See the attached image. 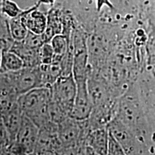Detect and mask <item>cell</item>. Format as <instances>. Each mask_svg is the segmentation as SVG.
<instances>
[{
  "label": "cell",
  "mask_w": 155,
  "mask_h": 155,
  "mask_svg": "<svg viewBox=\"0 0 155 155\" xmlns=\"http://www.w3.org/2000/svg\"><path fill=\"white\" fill-rule=\"evenodd\" d=\"M9 23L11 33L15 41H23L26 38L29 30L23 22L20 15L15 18H9Z\"/></svg>",
  "instance_id": "obj_18"
},
{
  "label": "cell",
  "mask_w": 155,
  "mask_h": 155,
  "mask_svg": "<svg viewBox=\"0 0 155 155\" xmlns=\"http://www.w3.org/2000/svg\"><path fill=\"white\" fill-rule=\"evenodd\" d=\"M40 128L30 118L23 115L16 141L9 154H35Z\"/></svg>",
  "instance_id": "obj_4"
},
{
  "label": "cell",
  "mask_w": 155,
  "mask_h": 155,
  "mask_svg": "<svg viewBox=\"0 0 155 155\" xmlns=\"http://www.w3.org/2000/svg\"><path fill=\"white\" fill-rule=\"evenodd\" d=\"M88 87L94 107L114 99L106 83L91 74L88 75Z\"/></svg>",
  "instance_id": "obj_10"
},
{
  "label": "cell",
  "mask_w": 155,
  "mask_h": 155,
  "mask_svg": "<svg viewBox=\"0 0 155 155\" xmlns=\"http://www.w3.org/2000/svg\"><path fill=\"white\" fill-rule=\"evenodd\" d=\"M24 114L21 111L19 104L16 107L1 114V124L5 128L9 137L13 141H16V137L22 123Z\"/></svg>",
  "instance_id": "obj_12"
},
{
  "label": "cell",
  "mask_w": 155,
  "mask_h": 155,
  "mask_svg": "<svg viewBox=\"0 0 155 155\" xmlns=\"http://www.w3.org/2000/svg\"><path fill=\"white\" fill-rule=\"evenodd\" d=\"M108 154H127L121 143L109 131L108 140Z\"/></svg>",
  "instance_id": "obj_21"
},
{
  "label": "cell",
  "mask_w": 155,
  "mask_h": 155,
  "mask_svg": "<svg viewBox=\"0 0 155 155\" xmlns=\"http://www.w3.org/2000/svg\"><path fill=\"white\" fill-rule=\"evenodd\" d=\"M40 65L24 67L15 72L1 73L0 88H5L20 95L42 86Z\"/></svg>",
  "instance_id": "obj_2"
},
{
  "label": "cell",
  "mask_w": 155,
  "mask_h": 155,
  "mask_svg": "<svg viewBox=\"0 0 155 155\" xmlns=\"http://www.w3.org/2000/svg\"><path fill=\"white\" fill-rule=\"evenodd\" d=\"M108 129L107 127L91 129L86 143L93 154H108Z\"/></svg>",
  "instance_id": "obj_9"
},
{
  "label": "cell",
  "mask_w": 155,
  "mask_h": 155,
  "mask_svg": "<svg viewBox=\"0 0 155 155\" xmlns=\"http://www.w3.org/2000/svg\"><path fill=\"white\" fill-rule=\"evenodd\" d=\"M23 42L27 46L35 49H40L45 43V40L42 34H36L30 31H29Z\"/></svg>",
  "instance_id": "obj_20"
},
{
  "label": "cell",
  "mask_w": 155,
  "mask_h": 155,
  "mask_svg": "<svg viewBox=\"0 0 155 155\" xmlns=\"http://www.w3.org/2000/svg\"><path fill=\"white\" fill-rule=\"evenodd\" d=\"M2 1H4V0H1V2H2Z\"/></svg>",
  "instance_id": "obj_25"
},
{
  "label": "cell",
  "mask_w": 155,
  "mask_h": 155,
  "mask_svg": "<svg viewBox=\"0 0 155 155\" xmlns=\"http://www.w3.org/2000/svg\"><path fill=\"white\" fill-rule=\"evenodd\" d=\"M107 128L108 131L121 143L126 154H131L134 151V141L131 129L117 116H116L108 124Z\"/></svg>",
  "instance_id": "obj_7"
},
{
  "label": "cell",
  "mask_w": 155,
  "mask_h": 155,
  "mask_svg": "<svg viewBox=\"0 0 155 155\" xmlns=\"http://www.w3.org/2000/svg\"><path fill=\"white\" fill-rule=\"evenodd\" d=\"M40 57L42 64L53 63L55 58V53L50 42H45L40 48Z\"/></svg>",
  "instance_id": "obj_22"
},
{
  "label": "cell",
  "mask_w": 155,
  "mask_h": 155,
  "mask_svg": "<svg viewBox=\"0 0 155 155\" xmlns=\"http://www.w3.org/2000/svg\"><path fill=\"white\" fill-rule=\"evenodd\" d=\"M40 67L43 87L50 88L61 77L62 69L60 62L54 61L50 64H41Z\"/></svg>",
  "instance_id": "obj_14"
},
{
  "label": "cell",
  "mask_w": 155,
  "mask_h": 155,
  "mask_svg": "<svg viewBox=\"0 0 155 155\" xmlns=\"http://www.w3.org/2000/svg\"><path fill=\"white\" fill-rule=\"evenodd\" d=\"M62 154V146L58 136V125L50 121L40 128L35 154Z\"/></svg>",
  "instance_id": "obj_5"
},
{
  "label": "cell",
  "mask_w": 155,
  "mask_h": 155,
  "mask_svg": "<svg viewBox=\"0 0 155 155\" xmlns=\"http://www.w3.org/2000/svg\"><path fill=\"white\" fill-rule=\"evenodd\" d=\"M0 49L2 52L10 50L15 40L13 38L9 28V17L1 14V27H0Z\"/></svg>",
  "instance_id": "obj_16"
},
{
  "label": "cell",
  "mask_w": 155,
  "mask_h": 155,
  "mask_svg": "<svg viewBox=\"0 0 155 155\" xmlns=\"http://www.w3.org/2000/svg\"><path fill=\"white\" fill-rule=\"evenodd\" d=\"M50 90L51 100L71 116L77 94V83L73 74L61 76Z\"/></svg>",
  "instance_id": "obj_3"
},
{
  "label": "cell",
  "mask_w": 155,
  "mask_h": 155,
  "mask_svg": "<svg viewBox=\"0 0 155 155\" xmlns=\"http://www.w3.org/2000/svg\"><path fill=\"white\" fill-rule=\"evenodd\" d=\"M39 7L36 4L30 9L23 11L20 17L29 31L42 35L47 28L48 16L38 10Z\"/></svg>",
  "instance_id": "obj_8"
},
{
  "label": "cell",
  "mask_w": 155,
  "mask_h": 155,
  "mask_svg": "<svg viewBox=\"0 0 155 155\" xmlns=\"http://www.w3.org/2000/svg\"><path fill=\"white\" fill-rule=\"evenodd\" d=\"M25 67L24 62L19 56L12 50L2 52L0 71L1 73L15 72Z\"/></svg>",
  "instance_id": "obj_15"
},
{
  "label": "cell",
  "mask_w": 155,
  "mask_h": 155,
  "mask_svg": "<svg viewBox=\"0 0 155 155\" xmlns=\"http://www.w3.org/2000/svg\"><path fill=\"white\" fill-rule=\"evenodd\" d=\"M96 8L98 12L101 10L104 6H106L108 8L111 9H115V7L113 5V4L111 2L110 0H96Z\"/></svg>",
  "instance_id": "obj_23"
},
{
  "label": "cell",
  "mask_w": 155,
  "mask_h": 155,
  "mask_svg": "<svg viewBox=\"0 0 155 155\" xmlns=\"http://www.w3.org/2000/svg\"><path fill=\"white\" fill-rule=\"evenodd\" d=\"M56 0H38L37 5L40 6L41 5H53Z\"/></svg>",
  "instance_id": "obj_24"
},
{
  "label": "cell",
  "mask_w": 155,
  "mask_h": 155,
  "mask_svg": "<svg viewBox=\"0 0 155 155\" xmlns=\"http://www.w3.org/2000/svg\"><path fill=\"white\" fill-rule=\"evenodd\" d=\"M50 101V88L40 87L20 95L18 104L22 113L40 128L51 121L49 114Z\"/></svg>",
  "instance_id": "obj_1"
},
{
  "label": "cell",
  "mask_w": 155,
  "mask_h": 155,
  "mask_svg": "<svg viewBox=\"0 0 155 155\" xmlns=\"http://www.w3.org/2000/svg\"><path fill=\"white\" fill-rule=\"evenodd\" d=\"M10 50L15 52L22 58L25 67H37L42 64L40 48L35 49L27 46L23 41H15Z\"/></svg>",
  "instance_id": "obj_11"
},
{
  "label": "cell",
  "mask_w": 155,
  "mask_h": 155,
  "mask_svg": "<svg viewBox=\"0 0 155 155\" xmlns=\"http://www.w3.org/2000/svg\"><path fill=\"white\" fill-rule=\"evenodd\" d=\"M76 83V97L70 116L78 121H86L89 119L94 108V104L89 94L88 80L78 81Z\"/></svg>",
  "instance_id": "obj_6"
},
{
  "label": "cell",
  "mask_w": 155,
  "mask_h": 155,
  "mask_svg": "<svg viewBox=\"0 0 155 155\" xmlns=\"http://www.w3.org/2000/svg\"><path fill=\"white\" fill-rule=\"evenodd\" d=\"M48 25L45 31L42 35L44 37L45 42H50L53 37L63 32V15L60 9L52 8L48 12Z\"/></svg>",
  "instance_id": "obj_13"
},
{
  "label": "cell",
  "mask_w": 155,
  "mask_h": 155,
  "mask_svg": "<svg viewBox=\"0 0 155 155\" xmlns=\"http://www.w3.org/2000/svg\"><path fill=\"white\" fill-rule=\"evenodd\" d=\"M23 11V9L12 0H4L1 2V14L6 15L9 18H15L19 16Z\"/></svg>",
  "instance_id": "obj_19"
},
{
  "label": "cell",
  "mask_w": 155,
  "mask_h": 155,
  "mask_svg": "<svg viewBox=\"0 0 155 155\" xmlns=\"http://www.w3.org/2000/svg\"><path fill=\"white\" fill-rule=\"evenodd\" d=\"M50 42L53 46L55 53L54 61L61 62V59L71 46V38L62 33L53 37Z\"/></svg>",
  "instance_id": "obj_17"
}]
</instances>
